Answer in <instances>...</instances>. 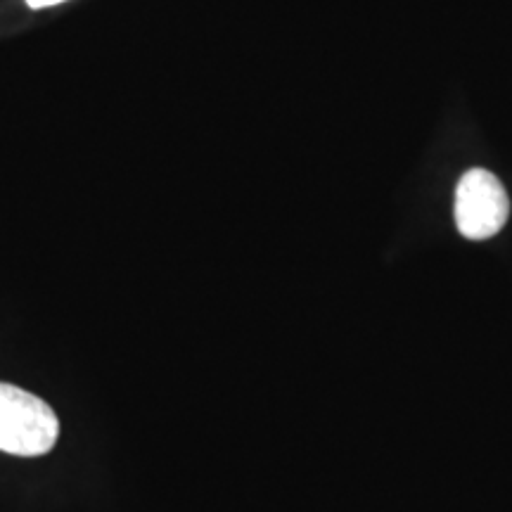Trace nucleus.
Returning a JSON list of instances; mask_svg holds the SVG:
<instances>
[{"label": "nucleus", "instance_id": "nucleus-1", "mask_svg": "<svg viewBox=\"0 0 512 512\" xmlns=\"http://www.w3.org/2000/svg\"><path fill=\"white\" fill-rule=\"evenodd\" d=\"M60 437V420L38 396L0 382V451L19 458L46 456Z\"/></svg>", "mask_w": 512, "mask_h": 512}, {"label": "nucleus", "instance_id": "nucleus-2", "mask_svg": "<svg viewBox=\"0 0 512 512\" xmlns=\"http://www.w3.org/2000/svg\"><path fill=\"white\" fill-rule=\"evenodd\" d=\"M510 200L503 183L486 169H470L456 188V226L467 240H489L508 221Z\"/></svg>", "mask_w": 512, "mask_h": 512}, {"label": "nucleus", "instance_id": "nucleus-3", "mask_svg": "<svg viewBox=\"0 0 512 512\" xmlns=\"http://www.w3.org/2000/svg\"><path fill=\"white\" fill-rule=\"evenodd\" d=\"M57 3H64V0H27L29 8H34V10L50 8V5H57Z\"/></svg>", "mask_w": 512, "mask_h": 512}]
</instances>
